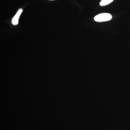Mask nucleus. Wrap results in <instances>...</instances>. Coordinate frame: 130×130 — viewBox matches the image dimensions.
<instances>
[{
    "instance_id": "1",
    "label": "nucleus",
    "mask_w": 130,
    "mask_h": 130,
    "mask_svg": "<svg viewBox=\"0 0 130 130\" xmlns=\"http://www.w3.org/2000/svg\"><path fill=\"white\" fill-rule=\"evenodd\" d=\"M112 18V15L109 13H102L95 16L94 20L96 22H102L109 21Z\"/></svg>"
},
{
    "instance_id": "4",
    "label": "nucleus",
    "mask_w": 130,
    "mask_h": 130,
    "mask_svg": "<svg viewBox=\"0 0 130 130\" xmlns=\"http://www.w3.org/2000/svg\"><path fill=\"white\" fill-rule=\"evenodd\" d=\"M50 1H54V0H50Z\"/></svg>"
},
{
    "instance_id": "3",
    "label": "nucleus",
    "mask_w": 130,
    "mask_h": 130,
    "mask_svg": "<svg viewBox=\"0 0 130 130\" xmlns=\"http://www.w3.org/2000/svg\"><path fill=\"white\" fill-rule=\"evenodd\" d=\"M113 0H102L100 2V5L101 6L109 5L113 1Z\"/></svg>"
},
{
    "instance_id": "2",
    "label": "nucleus",
    "mask_w": 130,
    "mask_h": 130,
    "mask_svg": "<svg viewBox=\"0 0 130 130\" xmlns=\"http://www.w3.org/2000/svg\"><path fill=\"white\" fill-rule=\"evenodd\" d=\"M23 12V9L22 8H20L18 10L16 14L12 19L11 21L12 24L14 25H18L19 23V19Z\"/></svg>"
}]
</instances>
